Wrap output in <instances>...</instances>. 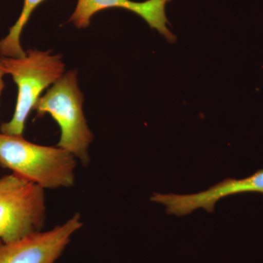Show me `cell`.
Instances as JSON below:
<instances>
[{
    "label": "cell",
    "mask_w": 263,
    "mask_h": 263,
    "mask_svg": "<svg viewBox=\"0 0 263 263\" xmlns=\"http://www.w3.org/2000/svg\"><path fill=\"white\" fill-rule=\"evenodd\" d=\"M0 166L43 189L75 183V156L58 146L31 143L23 136L0 133Z\"/></svg>",
    "instance_id": "obj_1"
},
{
    "label": "cell",
    "mask_w": 263,
    "mask_h": 263,
    "mask_svg": "<svg viewBox=\"0 0 263 263\" xmlns=\"http://www.w3.org/2000/svg\"><path fill=\"white\" fill-rule=\"evenodd\" d=\"M84 95L78 84L77 71L71 70L38 99L34 110L38 118L49 114L61 129L57 146L72 154L81 164L90 162L89 147L94 140L83 111Z\"/></svg>",
    "instance_id": "obj_2"
},
{
    "label": "cell",
    "mask_w": 263,
    "mask_h": 263,
    "mask_svg": "<svg viewBox=\"0 0 263 263\" xmlns=\"http://www.w3.org/2000/svg\"><path fill=\"white\" fill-rule=\"evenodd\" d=\"M3 57L7 75L13 78L18 87V97L11 120L0 126V132L8 136H23L26 121L34 110L41 93L54 84L65 72L60 55L30 49L21 58Z\"/></svg>",
    "instance_id": "obj_3"
},
{
    "label": "cell",
    "mask_w": 263,
    "mask_h": 263,
    "mask_svg": "<svg viewBox=\"0 0 263 263\" xmlns=\"http://www.w3.org/2000/svg\"><path fill=\"white\" fill-rule=\"evenodd\" d=\"M46 212L44 189L13 173L0 177V241L41 231Z\"/></svg>",
    "instance_id": "obj_4"
},
{
    "label": "cell",
    "mask_w": 263,
    "mask_h": 263,
    "mask_svg": "<svg viewBox=\"0 0 263 263\" xmlns=\"http://www.w3.org/2000/svg\"><path fill=\"white\" fill-rule=\"evenodd\" d=\"M83 226L76 213L65 224L46 232H37L11 243L0 241V263H54Z\"/></svg>",
    "instance_id": "obj_5"
},
{
    "label": "cell",
    "mask_w": 263,
    "mask_h": 263,
    "mask_svg": "<svg viewBox=\"0 0 263 263\" xmlns=\"http://www.w3.org/2000/svg\"><path fill=\"white\" fill-rule=\"evenodd\" d=\"M247 193L263 195V169L245 179L223 180L200 193L191 195L154 193L151 200L165 205L167 214L183 216L200 208L208 212H214L216 202L223 197Z\"/></svg>",
    "instance_id": "obj_6"
},
{
    "label": "cell",
    "mask_w": 263,
    "mask_h": 263,
    "mask_svg": "<svg viewBox=\"0 0 263 263\" xmlns=\"http://www.w3.org/2000/svg\"><path fill=\"white\" fill-rule=\"evenodd\" d=\"M171 1L147 0L138 3L132 0H79L69 21L77 28H86L89 27L91 17L98 12L108 8H123L141 16L151 28L158 31L167 41L173 43L176 37L167 28L169 22L165 13L166 5Z\"/></svg>",
    "instance_id": "obj_7"
},
{
    "label": "cell",
    "mask_w": 263,
    "mask_h": 263,
    "mask_svg": "<svg viewBox=\"0 0 263 263\" xmlns=\"http://www.w3.org/2000/svg\"><path fill=\"white\" fill-rule=\"evenodd\" d=\"M44 0H24L22 13L18 20L10 27L9 32L0 41V55L3 57L21 58L26 52L21 45V35L32 12Z\"/></svg>",
    "instance_id": "obj_8"
},
{
    "label": "cell",
    "mask_w": 263,
    "mask_h": 263,
    "mask_svg": "<svg viewBox=\"0 0 263 263\" xmlns=\"http://www.w3.org/2000/svg\"><path fill=\"white\" fill-rule=\"evenodd\" d=\"M5 75H7V73L5 72L4 66H3V57L0 55V96H1L5 86L4 80H3V78Z\"/></svg>",
    "instance_id": "obj_9"
}]
</instances>
